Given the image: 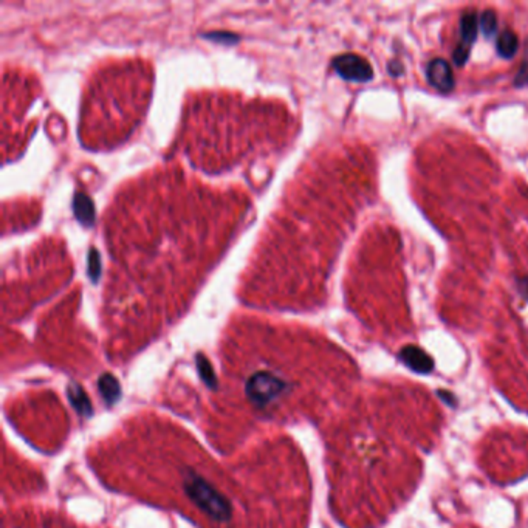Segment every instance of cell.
<instances>
[{
  "mask_svg": "<svg viewBox=\"0 0 528 528\" xmlns=\"http://www.w3.org/2000/svg\"><path fill=\"white\" fill-rule=\"evenodd\" d=\"M400 358L401 361L411 367L412 370L420 374H427L431 372L434 367V361L429 355L422 350L420 348H415V345H408L400 352Z\"/></svg>",
  "mask_w": 528,
  "mask_h": 528,
  "instance_id": "5",
  "label": "cell"
},
{
  "mask_svg": "<svg viewBox=\"0 0 528 528\" xmlns=\"http://www.w3.org/2000/svg\"><path fill=\"white\" fill-rule=\"evenodd\" d=\"M527 82H528V57L524 61L522 69L519 70V75L516 78V86L521 87V86L527 84Z\"/></svg>",
  "mask_w": 528,
  "mask_h": 528,
  "instance_id": "12",
  "label": "cell"
},
{
  "mask_svg": "<svg viewBox=\"0 0 528 528\" xmlns=\"http://www.w3.org/2000/svg\"><path fill=\"white\" fill-rule=\"evenodd\" d=\"M69 398L79 414L82 415H92V404H90V398L87 397V394L82 391V387L79 384H71L69 387Z\"/></svg>",
  "mask_w": 528,
  "mask_h": 528,
  "instance_id": "8",
  "label": "cell"
},
{
  "mask_svg": "<svg viewBox=\"0 0 528 528\" xmlns=\"http://www.w3.org/2000/svg\"><path fill=\"white\" fill-rule=\"evenodd\" d=\"M403 65L401 64H398V62H391V65H389V73H391V75L392 76H400L401 75V73H403Z\"/></svg>",
  "mask_w": 528,
  "mask_h": 528,
  "instance_id": "13",
  "label": "cell"
},
{
  "mask_svg": "<svg viewBox=\"0 0 528 528\" xmlns=\"http://www.w3.org/2000/svg\"><path fill=\"white\" fill-rule=\"evenodd\" d=\"M197 361H199V370H200V375L203 378V381L208 384V386H216V377H214V372L211 366L206 362V360L203 357H199L197 358Z\"/></svg>",
  "mask_w": 528,
  "mask_h": 528,
  "instance_id": "11",
  "label": "cell"
},
{
  "mask_svg": "<svg viewBox=\"0 0 528 528\" xmlns=\"http://www.w3.org/2000/svg\"><path fill=\"white\" fill-rule=\"evenodd\" d=\"M477 14L473 11H468L461 14L460 18V44L457 48H461L465 52H471V45L477 38Z\"/></svg>",
  "mask_w": 528,
  "mask_h": 528,
  "instance_id": "6",
  "label": "cell"
},
{
  "mask_svg": "<svg viewBox=\"0 0 528 528\" xmlns=\"http://www.w3.org/2000/svg\"><path fill=\"white\" fill-rule=\"evenodd\" d=\"M481 28L486 38L493 36L498 30V16L493 10H486L481 16Z\"/></svg>",
  "mask_w": 528,
  "mask_h": 528,
  "instance_id": "10",
  "label": "cell"
},
{
  "mask_svg": "<svg viewBox=\"0 0 528 528\" xmlns=\"http://www.w3.org/2000/svg\"><path fill=\"white\" fill-rule=\"evenodd\" d=\"M183 488L189 500L194 502L202 513L208 515L214 522H228L233 516V507L229 500L216 486L211 485L200 474L193 469H186L183 477Z\"/></svg>",
  "mask_w": 528,
  "mask_h": 528,
  "instance_id": "1",
  "label": "cell"
},
{
  "mask_svg": "<svg viewBox=\"0 0 528 528\" xmlns=\"http://www.w3.org/2000/svg\"><path fill=\"white\" fill-rule=\"evenodd\" d=\"M98 387H100V392L107 403H115L121 397V387L118 379L109 374H105L100 378Z\"/></svg>",
  "mask_w": 528,
  "mask_h": 528,
  "instance_id": "9",
  "label": "cell"
},
{
  "mask_svg": "<svg viewBox=\"0 0 528 528\" xmlns=\"http://www.w3.org/2000/svg\"><path fill=\"white\" fill-rule=\"evenodd\" d=\"M426 76H427L429 84H431L434 88L440 90V92L443 93L451 92L454 86H456V79H454L451 64L444 59H439V57L427 64Z\"/></svg>",
  "mask_w": 528,
  "mask_h": 528,
  "instance_id": "4",
  "label": "cell"
},
{
  "mask_svg": "<svg viewBox=\"0 0 528 528\" xmlns=\"http://www.w3.org/2000/svg\"><path fill=\"white\" fill-rule=\"evenodd\" d=\"M496 48H498V53L502 57H505V59H511V57L516 54L517 48H519V39L516 36V33H513L511 30L502 31V35L498 38Z\"/></svg>",
  "mask_w": 528,
  "mask_h": 528,
  "instance_id": "7",
  "label": "cell"
},
{
  "mask_svg": "<svg viewBox=\"0 0 528 528\" xmlns=\"http://www.w3.org/2000/svg\"><path fill=\"white\" fill-rule=\"evenodd\" d=\"M333 67L341 78L353 82H367L374 78V69L365 57L348 53L338 56L333 61Z\"/></svg>",
  "mask_w": 528,
  "mask_h": 528,
  "instance_id": "3",
  "label": "cell"
},
{
  "mask_svg": "<svg viewBox=\"0 0 528 528\" xmlns=\"http://www.w3.org/2000/svg\"><path fill=\"white\" fill-rule=\"evenodd\" d=\"M287 389L288 384L282 378L267 372V370L251 375L245 386L246 397L258 408L270 406L271 403L282 397Z\"/></svg>",
  "mask_w": 528,
  "mask_h": 528,
  "instance_id": "2",
  "label": "cell"
}]
</instances>
